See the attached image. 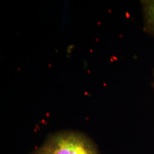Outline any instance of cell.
Masks as SVG:
<instances>
[{
	"instance_id": "obj_4",
	"label": "cell",
	"mask_w": 154,
	"mask_h": 154,
	"mask_svg": "<svg viewBox=\"0 0 154 154\" xmlns=\"http://www.w3.org/2000/svg\"><path fill=\"white\" fill-rule=\"evenodd\" d=\"M151 86L152 87V88L154 90V67L152 71V83H151Z\"/></svg>"
},
{
	"instance_id": "obj_1",
	"label": "cell",
	"mask_w": 154,
	"mask_h": 154,
	"mask_svg": "<svg viewBox=\"0 0 154 154\" xmlns=\"http://www.w3.org/2000/svg\"><path fill=\"white\" fill-rule=\"evenodd\" d=\"M41 147L47 154H99L88 135L74 131L53 133Z\"/></svg>"
},
{
	"instance_id": "obj_2",
	"label": "cell",
	"mask_w": 154,
	"mask_h": 154,
	"mask_svg": "<svg viewBox=\"0 0 154 154\" xmlns=\"http://www.w3.org/2000/svg\"><path fill=\"white\" fill-rule=\"evenodd\" d=\"M140 4L143 17V31L154 38V0H142Z\"/></svg>"
},
{
	"instance_id": "obj_3",
	"label": "cell",
	"mask_w": 154,
	"mask_h": 154,
	"mask_svg": "<svg viewBox=\"0 0 154 154\" xmlns=\"http://www.w3.org/2000/svg\"><path fill=\"white\" fill-rule=\"evenodd\" d=\"M30 154H47L45 151L44 149H42L41 147H40L39 149H35L34 151H33L32 153Z\"/></svg>"
}]
</instances>
